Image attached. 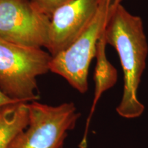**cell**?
Instances as JSON below:
<instances>
[{
    "mask_svg": "<svg viewBox=\"0 0 148 148\" xmlns=\"http://www.w3.org/2000/svg\"><path fill=\"white\" fill-rule=\"evenodd\" d=\"M101 0H71L51 16L47 49L54 56L71 44L92 21Z\"/></svg>",
    "mask_w": 148,
    "mask_h": 148,
    "instance_id": "8992f818",
    "label": "cell"
},
{
    "mask_svg": "<svg viewBox=\"0 0 148 148\" xmlns=\"http://www.w3.org/2000/svg\"><path fill=\"white\" fill-rule=\"evenodd\" d=\"M122 0H112L104 37L107 44L117 51L123 71V93L116 112L122 117L140 116L144 106L137 97L140 77L145 68L148 45L143 21L121 5Z\"/></svg>",
    "mask_w": 148,
    "mask_h": 148,
    "instance_id": "6da1fadb",
    "label": "cell"
},
{
    "mask_svg": "<svg viewBox=\"0 0 148 148\" xmlns=\"http://www.w3.org/2000/svg\"><path fill=\"white\" fill-rule=\"evenodd\" d=\"M27 103L18 102L5 108L0 113V148H7L14 136L27 126Z\"/></svg>",
    "mask_w": 148,
    "mask_h": 148,
    "instance_id": "ba28073f",
    "label": "cell"
},
{
    "mask_svg": "<svg viewBox=\"0 0 148 148\" xmlns=\"http://www.w3.org/2000/svg\"><path fill=\"white\" fill-rule=\"evenodd\" d=\"M51 18L30 0H0V38L19 45L47 48Z\"/></svg>",
    "mask_w": 148,
    "mask_h": 148,
    "instance_id": "5b68a950",
    "label": "cell"
},
{
    "mask_svg": "<svg viewBox=\"0 0 148 148\" xmlns=\"http://www.w3.org/2000/svg\"><path fill=\"white\" fill-rule=\"evenodd\" d=\"M51 58L42 48L19 45L0 38V89L21 102L37 101V78L49 71Z\"/></svg>",
    "mask_w": 148,
    "mask_h": 148,
    "instance_id": "7a4b0ae2",
    "label": "cell"
},
{
    "mask_svg": "<svg viewBox=\"0 0 148 148\" xmlns=\"http://www.w3.org/2000/svg\"><path fill=\"white\" fill-rule=\"evenodd\" d=\"M18 102H21V101L12 99L0 89V113L6 107Z\"/></svg>",
    "mask_w": 148,
    "mask_h": 148,
    "instance_id": "30bf717a",
    "label": "cell"
},
{
    "mask_svg": "<svg viewBox=\"0 0 148 148\" xmlns=\"http://www.w3.org/2000/svg\"><path fill=\"white\" fill-rule=\"evenodd\" d=\"M70 1L71 0H30L32 4L37 10L50 18L57 9Z\"/></svg>",
    "mask_w": 148,
    "mask_h": 148,
    "instance_id": "9c48e42d",
    "label": "cell"
},
{
    "mask_svg": "<svg viewBox=\"0 0 148 148\" xmlns=\"http://www.w3.org/2000/svg\"><path fill=\"white\" fill-rule=\"evenodd\" d=\"M112 0H101L96 13L84 30L66 49L52 56L49 71L62 76L80 93L88 90L90 62L104 32Z\"/></svg>",
    "mask_w": 148,
    "mask_h": 148,
    "instance_id": "3957f363",
    "label": "cell"
},
{
    "mask_svg": "<svg viewBox=\"0 0 148 148\" xmlns=\"http://www.w3.org/2000/svg\"><path fill=\"white\" fill-rule=\"evenodd\" d=\"M106 42L105 40L104 32L98 42L96 52L97 58V64H96L95 71V96H94L93 102L90 108V112L88 116L87 121L86 123L84 134L83 138L79 143V148L87 147V134L88 127L90 119L93 114L95 108L98 100L100 98L103 92L112 87L116 82V71L114 68L111 65L110 62L107 60L106 56Z\"/></svg>",
    "mask_w": 148,
    "mask_h": 148,
    "instance_id": "52a82bcc",
    "label": "cell"
},
{
    "mask_svg": "<svg viewBox=\"0 0 148 148\" xmlns=\"http://www.w3.org/2000/svg\"><path fill=\"white\" fill-rule=\"evenodd\" d=\"M27 106L28 125L7 148H64L68 132L75 127L80 116L75 103L53 106L34 101Z\"/></svg>",
    "mask_w": 148,
    "mask_h": 148,
    "instance_id": "277c9868",
    "label": "cell"
}]
</instances>
